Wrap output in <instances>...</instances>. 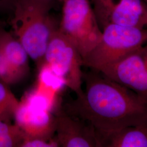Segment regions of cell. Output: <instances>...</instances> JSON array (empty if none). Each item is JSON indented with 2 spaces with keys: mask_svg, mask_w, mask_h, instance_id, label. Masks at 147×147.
Listing matches in <instances>:
<instances>
[{
  "mask_svg": "<svg viewBox=\"0 0 147 147\" xmlns=\"http://www.w3.org/2000/svg\"><path fill=\"white\" fill-rule=\"evenodd\" d=\"M143 2H144L147 5V0H142Z\"/></svg>",
  "mask_w": 147,
  "mask_h": 147,
  "instance_id": "ac0fdd59",
  "label": "cell"
},
{
  "mask_svg": "<svg viewBox=\"0 0 147 147\" xmlns=\"http://www.w3.org/2000/svg\"><path fill=\"white\" fill-rule=\"evenodd\" d=\"M55 117V138L59 147H100L94 128L88 122L64 112Z\"/></svg>",
  "mask_w": 147,
  "mask_h": 147,
  "instance_id": "9c48e42d",
  "label": "cell"
},
{
  "mask_svg": "<svg viewBox=\"0 0 147 147\" xmlns=\"http://www.w3.org/2000/svg\"><path fill=\"white\" fill-rule=\"evenodd\" d=\"M58 142L55 137L51 139L26 138L21 147H58Z\"/></svg>",
  "mask_w": 147,
  "mask_h": 147,
  "instance_id": "5bb4252c",
  "label": "cell"
},
{
  "mask_svg": "<svg viewBox=\"0 0 147 147\" xmlns=\"http://www.w3.org/2000/svg\"><path fill=\"white\" fill-rule=\"evenodd\" d=\"M14 119L26 135V138L51 139L56 129V117L50 111L32 105L26 100L20 101Z\"/></svg>",
  "mask_w": 147,
  "mask_h": 147,
  "instance_id": "30bf717a",
  "label": "cell"
},
{
  "mask_svg": "<svg viewBox=\"0 0 147 147\" xmlns=\"http://www.w3.org/2000/svg\"><path fill=\"white\" fill-rule=\"evenodd\" d=\"M29 57L13 33L0 27V81L12 85L24 80L30 72Z\"/></svg>",
  "mask_w": 147,
  "mask_h": 147,
  "instance_id": "ba28073f",
  "label": "cell"
},
{
  "mask_svg": "<svg viewBox=\"0 0 147 147\" xmlns=\"http://www.w3.org/2000/svg\"><path fill=\"white\" fill-rule=\"evenodd\" d=\"M99 73L147 99V42Z\"/></svg>",
  "mask_w": 147,
  "mask_h": 147,
  "instance_id": "52a82bcc",
  "label": "cell"
},
{
  "mask_svg": "<svg viewBox=\"0 0 147 147\" xmlns=\"http://www.w3.org/2000/svg\"><path fill=\"white\" fill-rule=\"evenodd\" d=\"M8 85L0 82V121L11 123L20 101L7 87Z\"/></svg>",
  "mask_w": 147,
  "mask_h": 147,
  "instance_id": "7c38bea8",
  "label": "cell"
},
{
  "mask_svg": "<svg viewBox=\"0 0 147 147\" xmlns=\"http://www.w3.org/2000/svg\"><path fill=\"white\" fill-rule=\"evenodd\" d=\"M49 1H51V2H60V3H62L64 0H48Z\"/></svg>",
  "mask_w": 147,
  "mask_h": 147,
  "instance_id": "2e32d148",
  "label": "cell"
},
{
  "mask_svg": "<svg viewBox=\"0 0 147 147\" xmlns=\"http://www.w3.org/2000/svg\"><path fill=\"white\" fill-rule=\"evenodd\" d=\"M147 42V28L109 25L99 42L83 58V66L100 72Z\"/></svg>",
  "mask_w": 147,
  "mask_h": 147,
  "instance_id": "3957f363",
  "label": "cell"
},
{
  "mask_svg": "<svg viewBox=\"0 0 147 147\" xmlns=\"http://www.w3.org/2000/svg\"><path fill=\"white\" fill-rule=\"evenodd\" d=\"M3 26V22L0 20V27Z\"/></svg>",
  "mask_w": 147,
  "mask_h": 147,
  "instance_id": "e0dca14e",
  "label": "cell"
},
{
  "mask_svg": "<svg viewBox=\"0 0 147 147\" xmlns=\"http://www.w3.org/2000/svg\"><path fill=\"white\" fill-rule=\"evenodd\" d=\"M83 81L84 95L70 103L69 114L90 124L98 140L123 127L147 122L145 98L93 70L84 72Z\"/></svg>",
  "mask_w": 147,
  "mask_h": 147,
  "instance_id": "6da1fadb",
  "label": "cell"
},
{
  "mask_svg": "<svg viewBox=\"0 0 147 147\" xmlns=\"http://www.w3.org/2000/svg\"><path fill=\"white\" fill-rule=\"evenodd\" d=\"M26 135L16 124L0 121V147H21Z\"/></svg>",
  "mask_w": 147,
  "mask_h": 147,
  "instance_id": "4fadbf2b",
  "label": "cell"
},
{
  "mask_svg": "<svg viewBox=\"0 0 147 147\" xmlns=\"http://www.w3.org/2000/svg\"><path fill=\"white\" fill-rule=\"evenodd\" d=\"M18 0H0V20L6 18L7 20L10 18Z\"/></svg>",
  "mask_w": 147,
  "mask_h": 147,
  "instance_id": "9a60e30c",
  "label": "cell"
},
{
  "mask_svg": "<svg viewBox=\"0 0 147 147\" xmlns=\"http://www.w3.org/2000/svg\"><path fill=\"white\" fill-rule=\"evenodd\" d=\"M43 65L73 90L77 98L83 96V58L75 45L58 28L48 43Z\"/></svg>",
  "mask_w": 147,
  "mask_h": 147,
  "instance_id": "5b68a950",
  "label": "cell"
},
{
  "mask_svg": "<svg viewBox=\"0 0 147 147\" xmlns=\"http://www.w3.org/2000/svg\"><path fill=\"white\" fill-rule=\"evenodd\" d=\"M99 141L100 147H147V121L112 132Z\"/></svg>",
  "mask_w": 147,
  "mask_h": 147,
  "instance_id": "8fae6325",
  "label": "cell"
},
{
  "mask_svg": "<svg viewBox=\"0 0 147 147\" xmlns=\"http://www.w3.org/2000/svg\"><path fill=\"white\" fill-rule=\"evenodd\" d=\"M101 30L109 25L147 28V5L142 0H90Z\"/></svg>",
  "mask_w": 147,
  "mask_h": 147,
  "instance_id": "8992f818",
  "label": "cell"
},
{
  "mask_svg": "<svg viewBox=\"0 0 147 147\" xmlns=\"http://www.w3.org/2000/svg\"><path fill=\"white\" fill-rule=\"evenodd\" d=\"M58 30L79 50L82 58L99 42L102 36L90 0H64Z\"/></svg>",
  "mask_w": 147,
  "mask_h": 147,
  "instance_id": "277c9868",
  "label": "cell"
},
{
  "mask_svg": "<svg viewBox=\"0 0 147 147\" xmlns=\"http://www.w3.org/2000/svg\"><path fill=\"white\" fill-rule=\"evenodd\" d=\"M53 3L48 0H18L7 20L11 32L39 69L49 40L58 28L50 14Z\"/></svg>",
  "mask_w": 147,
  "mask_h": 147,
  "instance_id": "7a4b0ae2",
  "label": "cell"
}]
</instances>
